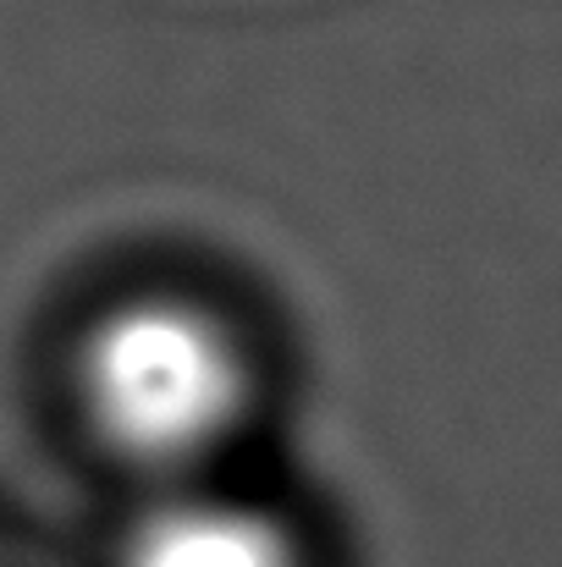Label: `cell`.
<instances>
[{
    "mask_svg": "<svg viewBox=\"0 0 562 567\" xmlns=\"http://www.w3.org/2000/svg\"><path fill=\"white\" fill-rule=\"evenodd\" d=\"M248 402V348L198 298L139 292L83 331L78 408L127 468L187 485L243 430Z\"/></svg>",
    "mask_w": 562,
    "mask_h": 567,
    "instance_id": "cell-1",
    "label": "cell"
},
{
    "mask_svg": "<svg viewBox=\"0 0 562 567\" xmlns=\"http://www.w3.org/2000/svg\"><path fill=\"white\" fill-rule=\"evenodd\" d=\"M111 567H304V551L259 502L187 480L133 518Z\"/></svg>",
    "mask_w": 562,
    "mask_h": 567,
    "instance_id": "cell-2",
    "label": "cell"
}]
</instances>
